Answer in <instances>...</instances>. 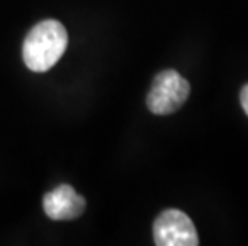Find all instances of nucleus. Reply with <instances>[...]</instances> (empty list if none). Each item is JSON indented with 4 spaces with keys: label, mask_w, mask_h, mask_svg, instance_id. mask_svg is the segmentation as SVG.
Returning <instances> with one entry per match:
<instances>
[{
    "label": "nucleus",
    "mask_w": 248,
    "mask_h": 246,
    "mask_svg": "<svg viewBox=\"0 0 248 246\" xmlns=\"http://www.w3.org/2000/svg\"><path fill=\"white\" fill-rule=\"evenodd\" d=\"M154 243L157 246H197L199 235L194 222L179 209H165L154 222Z\"/></svg>",
    "instance_id": "3"
},
{
    "label": "nucleus",
    "mask_w": 248,
    "mask_h": 246,
    "mask_svg": "<svg viewBox=\"0 0 248 246\" xmlns=\"http://www.w3.org/2000/svg\"><path fill=\"white\" fill-rule=\"evenodd\" d=\"M240 104L244 107L245 114L248 115V85H245L240 91Z\"/></svg>",
    "instance_id": "5"
},
{
    "label": "nucleus",
    "mask_w": 248,
    "mask_h": 246,
    "mask_svg": "<svg viewBox=\"0 0 248 246\" xmlns=\"http://www.w3.org/2000/svg\"><path fill=\"white\" fill-rule=\"evenodd\" d=\"M191 93V85L176 71L167 69L155 75L147 93L146 102L149 111L155 115H168L176 112L186 102Z\"/></svg>",
    "instance_id": "2"
},
{
    "label": "nucleus",
    "mask_w": 248,
    "mask_h": 246,
    "mask_svg": "<svg viewBox=\"0 0 248 246\" xmlns=\"http://www.w3.org/2000/svg\"><path fill=\"white\" fill-rule=\"evenodd\" d=\"M67 30L60 21L45 19L37 23L23 43L24 64L32 72H46L64 55Z\"/></svg>",
    "instance_id": "1"
},
{
    "label": "nucleus",
    "mask_w": 248,
    "mask_h": 246,
    "mask_svg": "<svg viewBox=\"0 0 248 246\" xmlns=\"http://www.w3.org/2000/svg\"><path fill=\"white\" fill-rule=\"evenodd\" d=\"M87 202L78 195L76 189L67 184L58 186L55 190L45 193L44 211L53 221H71L82 216L85 211Z\"/></svg>",
    "instance_id": "4"
}]
</instances>
